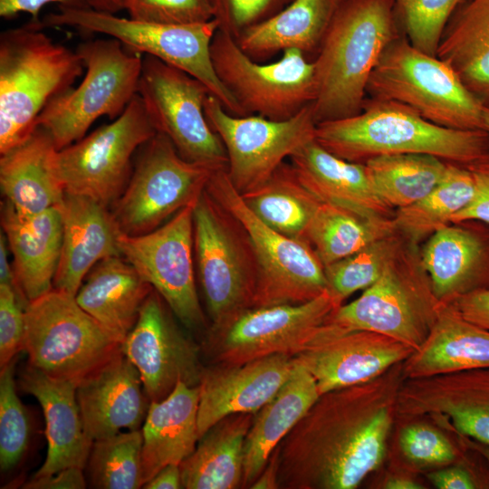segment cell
<instances>
[{
	"instance_id": "obj_25",
	"label": "cell",
	"mask_w": 489,
	"mask_h": 489,
	"mask_svg": "<svg viewBox=\"0 0 489 489\" xmlns=\"http://www.w3.org/2000/svg\"><path fill=\"white\" fill-rule=\"evenodd\" d=\"M59 208L62 241L53 288L75 296L99 262L121 255L122 232L110 207L90 197L65 193Z\"/></svg>"
},
{
	"instance_id": "obj_7",
	"label": "cell",
	"mask_w": 489,
	"mask_h": 489,
	"mask_svg": "<svg viewBox=\"0 0 489 489\" xmlns=\"http://www.w3.org/2000/svg\"><path fill=\"white\" fill-rule=\"evenodd\" d=\"M75 51L83 80L53 98L36 121L58 150L82 139L99 118L117 119L137 95L141 72V55L110 37L83 42Z\"/></svg>"
},
{
	"instance_id": "obj_47",
	"label": "cell",
	"mask_w": 489,
	"mask_h": 489,
	"mask_svg": "<svg viewBox=\"0 0 489 489\" xmlns=\"http://www.w3.org/2000/svg\"><path fill=\"white\" fill-rule=\"evenodd\" d=\"M218 30L235 39L271 17L292 0H209Z\"/></svg>"
},
{
	"instance_id": "obj_48",
	"label": "cell",
	"mask_w": 489,
	"mask_h": 489,
	"mask_svg": "<svg viewBox=\"0 0 489 489\" xmlns=\"http://www.w3.org/2000/svg\"><path fill=\"white\" fill-rule=\"evenodd\" d=\"M27 304L14 288L0 284V368L9 364L24 350Z\"/></svg>"
},
{
	"instance_id": "obj_18",
	"label": "cell",
	"mask_w": 489,
	"mask_h": 489,
	"mask_svg": "<svg viewBox=\"0 0 489 489\" xmlns=\"http://www.w3.org/2000/svg\"><path fill=\"white\" fill-rule=\"evenodd\" d=\"M194 206L139 235L121 234V255L163 298L172 313L190 331L206 328L196 285L193 260Z\"/></svg>"
},
{
	"instance_id": "obj_26",
	"label": "cell",
	"mask_w": 489,
	"mask_h": 489,
	"mask_svg": "<svg viewBox=\"0 0 489 489\" xmlns=\"http://www.w3.org/2000/svg\"><path fill=\"white\" fill-rule=\"evenodd\" d=\"M18 384L37 399L45 420L47 454L33 477L49 476L72 466L84 469L93 441L83 427L77 385L52 378L28 363L19 372Z\"/></svg>"
},
{
	"instance_id": "obj_8",
	"label": "cell",
	"mask_w": 489,
	"mask_h": 489,
	"mask_svg": "<svg viewBox=\"0 0 489 489\" xmlns=\"http://www.w3.org/2000/svg\"><path fill=\"white\" fill-rule=\"evenodd\" d=\"M441 305L423 265L421 248L405 241L380 277L359 298L335 309L325 322L382 333L416 350L427 337Z\"/></svg>"
},
{
	"instance_id": "obj_43",
	"label": "cell",
	"mask_w": 489,
	"mask_h": 489,
	"mask_svg": "<svg viewBox=\"0 0 489 489\" xmlns=\"http://www.w3.org/2000/svg\"><path fill=\"white\" fill-rule=\"evenodd\" d=\"M15 362L16 358L0 371V466L3 472L18 465L30 438L29 417L16 392Z\"/></svg>"
},
{
	"instance_id": "obj_59",
	"label": "cell",
	"mask_w": 489,
	"mask_h": 489,
	"mask_svg": "<svg viewBox=\"0 0 489 489\" xmlns=\"http://www.w3.org/2000/svg\"><path fill=\"white\" fill-rule=\"evenodd\" d=\"M455 434H456L458 440L460 441V443L463 444L465 447L476 451L478 454L483 455L486 459V461L489 463V446L483 444L481 442H478L476 440H474L470 437L465 436L463 435H460L457 433H455Z\"/></svg>"
},
{
	"instance_id": "obj_2",
	"label": "cell",
	"mask_w": 489,
	"mask_h": 489,
	"mask_svg": "<svg viewBox=\"0 0 489 489\" xmlns=\"http://www.w3.org/2000/svg\"><path fill=\"white\" fill-rule=\"evenodd\" d=\"M315 140L333 155L362 164L382 155L427 154L465 166L489 153L483 129L442 127L406 105L371 98L353 116L317 123Z\"/></svg>"
},
{
	"instance_id": "obj_42",
	"label": "cell",
	"mask_w": 489,
	"mask_h": 489,
	"mask_svg": "<svg viewBox=\"0 0 489 489\" xmlns=\"http://www.w3.org/2000/svg\"><path fill=\"white\" fill-rule=\"evenodd\" d=\"M405 241L394 233L325 266L328 292L340 306L352 293L372 285Z\"/></svg>"
},
{
	"instance_id": "obj_27",
	"label": "cell",
	"mask_w": 489,
	"mask_h": 489,
	"mask_svg": "<svg viewBox=\"0 0 489 489\" xmlns=\"http://www.w3.org/2000/svg\"><path fill=\"white\" fill-rule=\"evenodd\" d=\"M1 225L13 255L17 286L28 302L53 290L62 241L59 206L23 216L4 201Z\"/></svg>"
},
{
	"instance_id": "obj_30",
	"label": "cell",
	"mask_w": 489,
	"mask_h": 489,
	"mask_svg": "<svg viewBox=\"0 0 489 489\" xmlns=\"http://www.w3.org/2000/svg\"><path fill=\"white\" fill-rule=\"evenodd\" d=\"M199 388L179 381L163 400L151 401L141 427L142 486L168 465L188 457L198 442Z\"/></svg>"
},
{
	"instance_id": "obj_50",
	"label": "cell",
	"mask_w": 489,
	"mask_h": 489,
	"mask_svg": "<svg viewBox=\"0 0 489 489\" xmlns=\"http://www.w3.org/2000/svg\"><path fill=\"white\" fill-rule=\"evenodd\" d=\"M49 4L66 8H89L84 0H0V16L12 19L21 13H27L32 17L30 23L40 26L39 14Z\"/></svg>"
},
{
	"instance_id": "obj_37",
	"label": "cell",
	"mask_w": 489,
	"mask_h": 489,
	"mask_svg": "<svg viewBox=\"0 0 489 489\" xmlns=\"http://www.w3.org/2000/svg\"><path fill=\"white\" fill-rule=\"evenodd\" d=\"M247 207L266 225L294 239L306 230L321 203L298 179L285 161L260 187L240 194Z\"/></svg>"
},
{
	"instance_id": "obj_20",
	"label": "cell",
	"mask_w": 489,
	"mask_h": 489,
	"mask_svg": "<svg viewBox=\"0 0 489 489\" xmlns=\"http://www.w3.org/2000/svg\"><path fill=\"white\" fill-rule=\"evenodd\" d=\"M415 350L372 331H348L324 322L294 356L313 377L319 393L369 381L406 360Z\"/></svg>"
},
{
	"instance_id": "obj_12",
	"label": "cell",
	"mask_w": 489,
	"mask_h": 489,
	"mask_svg": "<svg viewBox=\"0 0 489 489\" xmlns=\"http://www.w3.org/2000/svg\"><path fill=\"white\" fill-rule=\"evenodd\" d=\"M206 191L241 223L250 238L258 267L253 307L303 303L327 291L324 265L309 243L262 222L244 204L226 168L212 175Z\"/></svg>"
},
{
	"instance_id": "obj_16",
	"label": "cell",
	"mask_w": 489,
	"mask_h": 489,
	"mask_svg": "<svg viewBox=\"0 0 489 489\" xmlns=\"http://www.w3.org/2000/svg\"><path fill=\"white\" fill-rule=\"evenodd\" d=\"M204 109L209 126L225 146L226 172L240 194L260 187L286 158L315 139L317 122L312 103L284 120L232 115L211 94Z\"/></svg>"
},
{
	"instance_id": "obj_56",
	"label": "cell",
	"mask_w": 489,
	"mask_h": 489,
	"mask_svg": "<svg viewBox=\"0 0 489 489\" xmlns=\"http://www.w3.org/2000/svg\"><path fill=\"white\" fill-rule=\"evenodd\" d=\"M252 489H278V461L276 449L271 455L265 467L251 485Z\"/></svg>"
},
{
	"instance_id": "obj_29",
	"label": "cell",
	"mask_w": 489,
	"mask_h": 489,
	"mask_svg": "<svg viewBox=\"0 0 489 489\" xmlns=\"http://www.w3.org/2000/svg\"><path fill=\"white\" fill-rule=\"evenodd\" d=\"M51 136L37 126L21 144L0 155V187L5 201L23 216L58 206L65 195L56 168Z\"/></svg>"
},
{
	"instance_id": "obj_53",
	"label": "cell",
	"mask_w": 489,
	"mask_h": 489,
	"mask_svg": "<svg viewBox=\"0 0 489 489\" xmlns=\"http://www.w3.org/2000/svg\"><path fill=\"white\" fill-rule=\"evenodd\" d=\"M87 485L83 469L76 466L62 469L49 476L33 477L25 483L26 489H82Z\"/></svg>"
},
{
	"instance_id": "obj_24",
	"label": "cell",
	"mask_w": 489,
	"mask_h": 489,
	"mask_svg": "<svg viewBox=\"0 0 489 489\" xmlns=\"http://www.w3.org/2000/svg\"><path fill=\"white\" fill-rule=\"evenodd\" d=\"M76 398L87 436L98 440L140 429L150 400L137 368L123 352L83 379Z\"/></svg>"
},
{
	"instance_id": "obj_41",
	"label": "cell",
	"mask_w": 489,
	"mask_h": 489,
	"mask_svg": "<svg viewBox=\"0 0 489 489\" xmlns=\"http://www.w3.org/2000/svg\"><path fill=\"white\" fill-rule=\"evenodd\" d=\"M142 444L141 428L93 441L85 466L91 486L99 489L142 487Z\"/></svg>"
},
{
	"instance_id": "obj_35",
	"label": "cell",
	"mask_w": 489,
	"mask_h": 489,
	"mask_svg": "<svg viewBox=\"0 0 489 489\" xmlns=\"http://www.w3.org/2000/svg\"><path fill=\"white\" fill-rule=\"evenodd\" d=\"M254 417L253 413H235L212 426L179 465L182 488L242 487L244 439Z\"/></svg>"
},
{
	"instance_id": "obj_60",
	"label": "cell",
	"mask_w": 489,
	"mask_h": 489,
	"mask_svg": "<svg viewBox=\"0 0 489 489\" xmlns=\"http://www.w3.org/2000/svg\"><path fill=\"white\" fill-rule=\"evenodd\" d=\"M483 129L489 135V106L483 109Z\"/></svg>"
},
{
	"instance_id": "obj_19",
	"label": "cell",
	"mask_w": 489,
	"mask_h": 489,
	"mask_svg": "<svg viewBox=\"0 0 489 489\" xmlns=\"http://www.w3.org/2000/svg\"><path fill=\"white\" fill-rule=\"evenodd\" d=\"M171 312L153 289L122 342V352L139 370L150 402L166 398L179 381L198 386L205 369L201 346L177 326Z\"/></svg>"
},
{
	"instance_id": "obj_58",
	"label": "cell",
	"mask_w": 489,
	"mask_h": 489,
	"mask_svg": "<svg viewBox=\"0 0 489 489\" xmlns=\"http://www.w3.org/2000/svg\"><path fill=\"white\" fill-rule=\"evenodd\" d=\"M90 9L116 14L121 10H125L127 0H84Z\"/></svg>"
},
{
	"instance_id": "obj_10",
	"label": "cell",
	"mask_w": 489,
	"mask_h": 489,
	"mask_svg": "<svg viewBox=\"0 0 489 489\" xmlns=\"http://www.w3.org/2000/svg\"><path fill=\"white\" fill-rule=\"evenodd\" d=\"M194 252L210 328L253 308L258 267L241 223L206 190L194 206Z\"/></svg>"
},
{
	"instance_id": "obj_13",
	"label": "cell",
	"mask_w": 489,
	"mask_h": 489,
	"mask_svg": "<svg viewBox=\"0 0 489 489\" xmlns=\"http://www.w3.org/2000/svg\"><path fill=\"white\" fill-rule=\"evenodd\" d=\"M214 71L244 116L284 120L313 102L314 63L299 50L283 52L276 62L252 60L231 35L217 30L210 45Z\"/></svg>"
},
{
	"instance_id": "obj_38",
	"label": "cell",
	"mask_w": 489,
	"mask_h": 489,
	"mask_svg": "<svg viewBox=\"0 0 489 489\" xmlns=\"http://www.w3.org/2000/svg\"><path fill=\"white\" fill-rule=\"evenodd\" d=\"M475 194V181L469 169L448 162L441 181L420 200L395 210L394 230L406 241L419 245L435 232L451 223Z\"/></svg>"
},
{
	"instance_id": "obj_49",
	"label": "cell",
	"mask_w": 489,
	"mask_h": 489,
	"mask_svg": "<svg viewBox=\"0 0 489 489\" xmlns=\"http://www.w3.org/2000/svg\"><path fill=\"white\" fill-rule=\"evenodd\" d=\"M465 167L473 176L475 194L471 202L452 218L451 223L475 219L489 224V153Z\"/></svg>"
},
{
	"instance_id": "obj_45",
	"label": "cell",
	"mask_w": 489,
	"mask_h": 489,
	"mask_svg": "<svg viewBox=\"0 0 489 489\" xmlns=\"http://www.w3.org/2000/svg\"><path fill=\"white\" fill-rule=\"evenodd\" d=\"M398 444L403 456L417 466H446L460 456L455 445L440 429L424 422L405 425Z\"/></svg>"
},
{
	"instance_id": "obj_17",
	"label": "cell",
	"mask_w": 489,
	"mask_h": 489,
	"mask_svg": "<svg viewBox=\"0 0 489 489\" xmlns=\"http://www.w3.org/2000/svg\"><path fill=\"white\" fill-rule=\"evenodd\" d=\"M157 132L192 162L227 167L219 136L205 115L208 88L187 72L151 55L142 56L138 93Z\"/></svg>"
},
{
	"instance_id": "obj_4",
	"label": "cell",
	"mask_w": 489,
	"mask_h": 489,
	"mask_svg": "<svg viewBox=\"0 0 489 489\" xmlns=\"http://www.w3.org/2000/svg\"><path fill=\"white\" fill-rule=\"evenodd\" d=\"M38 25L0 34V155L35 129L47 103L82 74L76 51L54 43Z\"/></svg>"
},
{
	"instance_id": "obj_34",
	"label": "cell",
	"mask_w": 489,
	"mask_h": 489,
	"mask_svg": "<svg viewBox=\"0 0 489 489\" xmlns=\"http://www.w3.org/2000/svg\"><path fill=\"white\" fill-rule=\"evenodd\" d=\"M341 0H292L271 17L247 28L235 39L255 62L296 49L317 53Z\"/></svg>"
},
{
	"instance_id": "obj_51",
	"label": "cell",
	"mask_w": 489,
	"mask_h": 489,
	"mask_svg": "<svg viewBox=\"0 0 489 489\" xmlns=\"http://www.w3.org/2000/svg\"><path fill=\"white\" fill-rule=\"evenodd\" d=\"M449 304L467 321L489 330V289L465 294Z\"/></svg>"
},
{
	"instance_id": "obj_40",
	"label": "cell",
	"mask_w": 489,
	"mask_h": 489,
	"mask_svg": "<svg viewBox=\"0 0 489 489\" xmlns=\"http://www.w3.org/2000/svg\"><path fill=\"white\" fill-rule=\"evenodd\" d=\"M379 197L393 209L427 196L443 178L448 161L427 154H394L364 163Z\"/></svg>"
},
{
	"instance_id": "obj_9",
	"label": "cell",
	"mask_w": 489,
	"mask_h": 489,
	"mask_svg": "<svg viewBox=\"0 0 489 489\" xmlns=\"http://www.w3.org/2000/svg\"><path fill=\"white\" fill-rule=\"evenodd\" d=\"M40 24L43 27L72 26L106 34L138 54L151 55L201 81L228 113H244L217 78L210 45L218 30L216 19L191 24H169L118 17L90 8L59 7Z\"/></svg>"
},
{
	"instance_id": "obj_21",
	"label": "cell",
	"mask_w": 489,
	"mask_h": 489,
	"mask_svg": "<svg viewBox=\"0 0 489 489\" xmlns=\"http://www.w3.org/2000/svg\"><path fill=\"white\" fill-rule=\"evenodd\" d=\"M449 421V431L489 446V368L405 379L397 419Z\"/></svg>"
},
{
	"instance_id": "obj_46",
	"label": "cell",
	"mask_w": 489,
	"mask_h": 489,
	"mask_svg": "<svg viewBox=\"0 0 489 489\" xmlns=\"http://www.w3.org/2000/svg\"><path fill=\"white\" fill-rule=\"evenodd\" d=\"M130 18L169 24H191L214 19L209 0H127Z\"/></svg>"
},
{
	"instance_id": "obj_52",
	"label": "cell",
	"mask_w": 489,
	"mask_h": 489,
	"mask_svg": "<svg viewBox=\"0 0 489 489\" xmlns=\"http://www.w3.org/2000/svg\"><path fill=\"white\" fill-rule=\"evenodd\" d=\"M427 479L438 489L481 488L475 475L462 465H446L427 474Z\"/></svg>"
},
{
	"instance_id": "obj_5",
	"label": "cell",
	"mask_w": 489,
	"mask_h": 489,
	"mask_svg": "<svg viewBox=\"0 0 489 489\" xmlns=\"http://www.w3.org/2000/svg\"><path fill=\"white\" fill-rule=\"evenodd\" d=\"M367 94L406 105L442 127L483 129L484 105L450 64L407 38L398 36L386 47L369 76Z\"/></svg>"
},
{
	"instance_id": "obj_6",
	"label": "cell",
	"mask_w": 489,
	"mask_h": 489,
	"mask_svg": "<svg viewBox=\"0 0 489 489\" xmlns=\"http://www.w3.org/2000/svg\"><path fill=\"white\" fill-rule=\"evenodd\" d=\"M28 364L77 386L122 352V343L76 302L53 288L24 309Z\"/></svg>"
},
{
	"instance_id": "obj_31",
	"label": "cell",
	"mask_w": 489,
	"mask_h": 489,
	"mask_svg": "<svg viewBox=\"0 0 489 489\" xmlns=\"http://www.w3.org/2000/svg\"><path fill=\"white\" fill-rule=\"evenodd\" d=\"M482 368H489V330L444 303L426 340L402 363L405 379Z\"/></svg>"
},
{
	"instance_id": "obj_3",
	"label": "cell",
	"mask_w": 489,
	"mask_h": 489,
	"mask_svg": "<svg viewBox=\"0 0 489 489\" xmlns=\"http://www.w3.org/2000/svg\"><path fill=\"white\" fill-rule=\"evenodd\" d=\"M394 0H341L316 58V122L359 113L369 76L398 37Z\"/></svg>"
},
{
	"instance_id": "obj_36",
	"label": "cell",
	"mask_w": 489,
	"mask_h": 489,
	"mask_svg": "<svg viewBox=\"0 0 489 489\" xmlns=\"http://www.w3.org/2000/svg\"><path fill=\"white\" fill-rule=\"evenodd\" d=\"M436 56L489 106V0H465L448 22Z\"/></svg>"
},
{
	"instance_id": "obj_1",
	"label": "cell",
	"mask_w": 489,
	"mask_h": 489,
	"mask_svg": "<svg viewBox=\"0 0 489 489\" xmlns=\"http://www.w3.org/2000/svg\"><path fill=\"white\" fill-rule=\"evenodd\" d=\"M402 363L379 377L321 394L275 448L282 489H354L382 464Z\"/></svg>"
},
{
	"instance_id": "obj_33",
	"label": "cell",
	"mask_w": 489,
	"mask_h": 489,
	"mask_svg": "<svg viewBox=\"0 0 489 489\" xmlns=\"http://www.w3.org/2000/svg\"><path fill=\"white\" fill-rule=\"evenodd\" d=\"M313 377L294 359L290 377L254 414L244 445L242 488H250L271 455L319 398Z\"/></svg>"
},
{
	"instance_id": "obj_44",
	"label": "cell",
	"mask_w": 489,
	"mask_h": 489,
	"mask_svg": "<svg viewBox=\"0 0 489 489\" xmlns=\"http://www.w3.org/2000/svg\"><path fill=\"white\" fill-rule=\"evenodd\" d=\"M465 0H394L407 39L420 51L436 56L444 31Z\"/></svg>"
},
{
	"instance_id": "obj_54",
	"label": "cell",
	"mask_w": 489,
	"mask_h": 489,
	"mask_svg": "<svg viewBox=\"0 0 489 489\" xmlns=\"http://www.w3.org/2000/svg\"><path fill=\"white\" fill-rule=\"evenodd\" d=\"M145 489H179L182 488L181 471L178 465H168L158 472L143 484Z\"/></svg>"
},
{
	"instance_id": "obj_14",
	"label": "cell",
	"mask_w": 489,
	"mask_h": 489,
	"mask_svg": "<svg viewBox=\"0 0 489 489\" xmlns=\"http://www.w3.org/2000/svg\"><path fill=\"white\" fill-rule=\"evenodd\" d=\"M156 133L137 94L110 123L58 150L56 168L64 192L110 207L127 187L134 155Z\"/></svg>"
},
{
	"instance_id": "obj_22",
	"label": "cell",
	"mask_w": 489,
	"mask_h": 489,
	"mask_svg": "<svg viewBox=\"0 0 489 489\" xmlns=\"http://www.w3.org/2000/svg\"><path fill=\"white\" fill-rule=\"evenodd\" d=\"M293 366V356L274 354L239 365L205 367L198 385L199 438L226 416L255 414L277 394Z\"/></svg>"
},
{
	"instance_id": "obj_11",
	"label": "cell",
	"mask_w": 489,
	"mask_h": 489,
	"mask_svg": "<svg viewBox=\"0 0 489 489\" xmlns=\"http://www.w3.org/2000/svg\"><path fill=\"white\" fill-rule=\"evenodd\" d=\"M216 165L182 158L170 139L157 132L137 152L132 174L111 213L123 234L155 230L187 206H195Z\"/></svg>"
},
{
	"instance_id": "obj_55",
	"label": "cell",
	"mask_w": 489,
	"mask_h": 489,
	"mask_svg": "<svg viewBox=\"0 0 489 489\" xmlns=\"http://www.w3.org/2000/svg\"><path fill=\"white\" fill-rule=\"evenodd\" d=\"M8 245L6 238L4 233L1 231L0 235V284H6L14 288L22 299L28 303V301L24 298L21 291L19 290L13 266H11L8 260Z\"/></svg>"
},
{
	"instance_id": "obj_57",
	"label": "cell",
	"mask_w": 489,
	"mask_h": 489,
	"mask_svg": "<svg viewBox=\"0 0 489 489\" xmlns=\"http://www.w3.org/2000/svg\"><path fill=\"white\" fill-rule=\"evenodd\" d=\"M385 489H423V486L415 478L405 474L389 475L383 484Z\"/></svg>"
},
{
	"instance_id": "obj_28",
	"label": "cell",
	"mask_w": 489,
	"mask_h": 489,
	"mask_svg": "<svg viewBox=\"0 0 489 489\" xmlns=\"http://www.w3.org/2000/svg\"><path fill=\"white\" fill-rule=\"evenodd\" d=\"M290 160L300 182L321 202L346 207L369 219L393 217L395 209L377 194L365 164L340 158L315 139Z\"/></svg>"
},
{
	"instance_id": "obj_23",
	"label": "cell",
	"mask_w": 489,
	"mask_h": 489,
	"mask_svg": "<svg viewBox=\"0 0 489 489\" xmlns=\"http://www.w3.org/2000/svg\"><path fill=\"white\" fill-rule=\"evenodd\" d=\"M421 258L441 303L489 289V224L466 219L445 225L426 241Z\"/></svg>"
},
{
	"instance_id": "obj_39",
	"label": "cell",
	"mask_w": 489,
	"mask_h": 489,
	"mask_svg": "<svg viewBox=\"0 0 489 489\" xmlns=\"http://www.w3.org/2000/svg\"><path fill=\"white\" fill-rule=\"evenodd\" d=\"M394 233L392 218L369 219L346 207L321 202L304 239L325 267Z\"/></svg>"
},
{
	"instance_id": "obj_32",
	"label": "cell",
	"mask_w": 489,
	"mask_h": 489,
	"mask_svg": "<svg viewBox=\"0 0 489 489\" xmlns=\"http://www.w3.org/2000/svg\"><path fill=\"white\" fill-rule=\"evenodd\" d=\"M153 290L122 255L99 262L87 274L78 304L121 343L135 326Z\"/></svg>"
},
{
	"instance_id": "obj_15",
	"label": "cell",
	"mask_w": 489,
	"mask_h": 489,
	"mask_svg": "<svg viewBox=\"0 0 489 489\" xmlns=\"http://www.w3.org/2000/svg\"><path fill=\"white\" fill-rule=\"evenodd\" d=\"M340 305L326 291L298 304L253 307L209 328L202 354L212 364L239 365L274 354L296 356Z\"/></svg>"
}]
</instances>
